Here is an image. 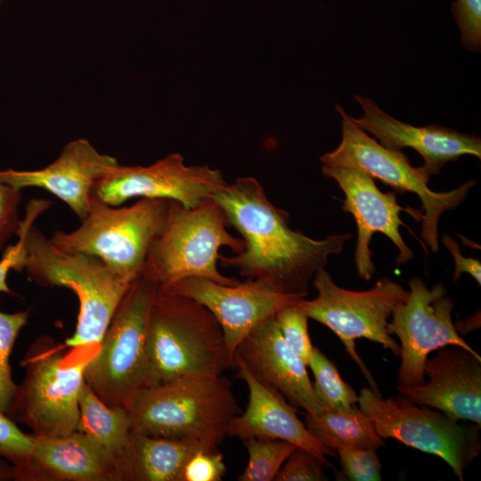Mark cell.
I'll return each mask as SVG.
<instances>
[{
	"label": "cell",
	"mask_w": 481,
	"mask_h": 481,
	"mask_svg": "<svg viewBox=\"0 0 481 481\" xmlns=\"http://www.w3.org/2000/svg\"><path fill=\"white\" fill-rule=\"evenodd\" d=\"M77 431L87 436L105 452L115 467L132 428L129 415L123 406L106 404L84 382L79 395Z\"/></svg>",
	"instance_id": "cb8c5ba5"
},
{
	"label": "cell",
	"mask_w": 481,
	"mask_h": 481,
	"mask_svg": "<svg viewBox=\"0 0 481 481\" xmlns=\"http://www.w3.org/2000/svg\"><path fill=\"white\" fill-rule=\"evenodd\" d=\"M355 97L363 115L359 118H352L353 121L385 147L415 150L423 158L422 168L429 175L437 174L446 163L461 156L481 158V140L475 135L436 125L414 126L391 117L369 98Z\"/></svg>",
	"instance_id": "d6986e66"
},
{
	"label": "cell",
	"mask_w": 481,
	"mask_h": 481,
	"mask_svg": "<svg viewBox=\"0 0 481 481\" xmlns=\"http://www.w3.org/2000/svg\"><path fill=\"white\" fill-rule=\"evenodd\" d=\"M132 431L218 447L240 414L230 381L220 375L146 386L123 404Z\"/></svg>",
	"instance_id": "3957f363"
},
{
	"label": "cell",
	"mask_w": 481,
	"mask_h": 481,
	"mask_svg": "<svg viewBox=\"0 0 481 481\" xmlns=\"http://www.w3.org/2000/svg\"><path fill=\"white\" fill-rule=\"evenodd\" d=\"M357 404L383 439L392 438L441 458L460 481L481 452V427L472 422L460 424L443 412L414 404L401 394L384 398L381 393L363 387Z\"/></svg>",
	"instance_id": "30bf717a"
},
{
	"label": "cell",
	"mask_w": 481,
	"mask_h": 481,
	"mask_svg": "<svg viewBox=\"0 0 481 481\" xmlns=\"http://www.w3.org/2000/svg\"><path fill=\"white\" fill-rule=\"evenodd\" d=\"M422 385L396 389L419 405L439 410L456 421L481 427V356L459 346H445L429 355Z\"/></svg>",
	"instance_id": "2e32d148"
},
{
	"label": "cell",
	"mask_w": 481,
	"mask_h": 481,
	"mask_svg": "<svg viewBox=\"0 0 481 481\" xmlns=\"http://www.w3.org/2000/svg\"><path fill=\"white\" fill-rule=\"evenodd\" d=\"M249 454V461L239 481H273L282 464L297 447L281 440L260 437L241 439Z\"/></svg>",
	"instance_id": "484cf974"
},
{
	"label": "cell",
	"mask_w": 481,
	"mask_h": 481,
	"mask_svg": "<svg viewBox=\"0 0 481 481\" xmlns=\"http://www.w3.org/2000/svg\"><path fill=\"white\" fill-rule=\"evenodd\" d=\"M304 423L316 440L334 452L343 448L378 451L386 445L373 421L358 404L346 411L326 409L319 414L306 413Z\"/></svg>",
	"instance_id": "603a6c76"
},
{
	"label": "cell",
	"mask_w": 481,
	"mask_h": 481,
	"mask_svg": "<svg viewBox=\"0 0 481 481\" xmlns=\"http://www.w3.org/2000/svg\"><path fill=\"white\" fill-rule=\"evenodd\" d=\"M34 442L33 435L21 431L15 421L5 413L0 412V458L11 464L14 473L29 458Z\"/></svg>",
	"instance_id": "f1b7e54d"
},
{
	"label": "cell",
	"mask_w": 481,
	"mask_h": 481,
	"mask_svg": "<svg viewBox=\"0 0 481 481\" xmlns=\"http://www.w3.org/2000/svg\"><path fill=\"white\" fill-rule=\"evenodd\" d=\"M228 224L241 235L244 249L219 263L248 279L264 281L277 290L306 298L315 273L338 255L352 237L349 232L312 239L289 225V215L267 198L254 177H238L212 195Z\"/></svg>",
	"instance_id": "6da1fadb"
},
{
	"label": "cell",
	"mask_w": 481,
	"mask_h": 481,
	"mask_svg": "<svg viewBox=\"0 0 481 481\" xmlns=\"http://www.w3.org/2000/svg\"><path fill=\"white\" fill-rule=\"evenodd\" d=\"M238 373L248 386L249 402L245 411L230 422L227 436L281 439L314 454L325 467H331L327 456L336 452L316 440L293 407L280 393L257 381L238 360Z\"/></svg>",
	"instance_id": "ffe728a7"
},
{
	"label": "cell",
	"mask_w": 481,
	"mask_h": 481,
	"mask_svg": "<svg viewBox=\"0 0 481 481\" xmlns=\"http://www.w3.org/2000/svg\"><path fill=\"white\" fill-rule=\"evenodd\" d=\"M274 318L287 346L307 365L314 348L308 332V316L294 303L281 309Z\"/></svg>",
	"instance_id": "83f0119b"
},
{
	"label": "cell",
	"mask_w": 481,
	"mask_h": 481,
	"mask_svg": "<svg viewBox=\"0 0 481 481\" xmlns=\"http://www.w3.org/2000/svg\"><path fill=\"white\" fill-rule=\"evenodd\" d=\"M442 242L449 250L454 259V273L452 281L459 280L462 273L470 274L478 285L481 284V264L480 261L472 257H464L461 255L458 242L449 234L442 236Z\"/></svg>",
	"instance_id": "d590c367"
},
{
	"label": "cell",
	"mask_w": 481,
	"mask_h": 481,
	"mask_svg": "<svg viewBox=\"0 0 481 481\" xmlns=\"http://www.w3.org/2000/svg\"><path fill=\"white\" fill-rule=\"evenodd\" d=\"M158 289L141 273L132 281L86 365L85 382L110 406L147 386L146 327Z\"/></svg>",
	"instance_id": "52a82bcc"
},
{
	"label": "cell",
	"mask_w": 481,
	"mask_h": 481,
	"mask_svg": "<svg viewBox=\"0 0 481 481\" xmlns=\"http://www.w3.org/2000/svg\"><path fill=\"white\" fill-rule=\"evenodd\" d=\"M28 318V311L4 313L0 310V412L3 413L6 412L16 392L10 359L15 340Z\"/></svg>",
	"instance_id": "4316f807"
},
{
	"label": "cell",
	"mask_w": 481,
	"mask_h": 481,
	"mask_svg": "<svg viewBox=\"0 0 481 481\" xmlns=\"http://www.w3.org/2000/svg\"><path fill=\"white\" fill-rule=\"evenodd\" d=\"M240 361L263 385L280 393L293 407L306 413L326 410L317 399L307 365L285 344L275 318L255 329L238 346L233 361Z\"/></svg>",
	"instance_id": "ac0fdd59"
},
{
	"label": "cell",
	"mask_w": 481,
	"mask_h": 481,
	"mask_svg": "<svg viewBox=\"0 0 481 481\" xmlns=\"http://www.w3.org/2000/svg\"><path fill=\"white\" fill-rule=\"evenodd\" d=\"M118 164L117 159L100 153L89 141L77 139L67 143L45 167L0 170V180L20 191L44 189L62 200L82 221L90 210L94 183Z\"/></svg>",
	"instance_id": "e0dca14e"
},
{
	"label": "cell",
	"mask_w": 481,
	"mask_h": 481,
	"mask_svg": "<svg viewBox=\"0 0 481 481\" xmlns=\"http://www.w3.org/2000/svg\"><path fill=\"white\" fill-rule=\"evenodd\" d=\"M307 366L314 375V395L326 409L346 411L357 404L358 395L321 349L314 346Z\"/></svg>",
	"instance_id": "d4e9b609"
},
{
	"label": "cell",
	"mask_w": 481,
	"mask_h": 481,
	"mask_svg": "<svg viewBox=\"0 0 481 481\" xmlns=\"http://www.w3.org/2000/svg\"><path fill=\"white\" fill-rule=\"evenodd\" d=\"M205 446L208 445L193 441L131 431L128 442L115 464L116 480L183 481L188 460Z\"/></svg>",
	"instance_id": "7402d4cb"
},
{
	"label": "cell",
	"mask_w": 481,
	"mask_h": 481,
	"mask_svg": "<svg viewBox=\"0 0 481 481\" xmlns=\"http://www.w3.org/2000/svg\"><path fill=\"white\" fill-rule=\"evenodd\" d=\"M324 467L314 454L297 446L282 464L274 481H327Z\"/></svg>",
	"instance_id": "4dcf8cb0"
},
{
	"label": "cell",
	"mask_w": 481,
	"mask_h": 481,
	"mask_svg": "<svg viewBox=\"0 0 481 481\" xmlns=\"http://www.w3.org/2000/svg\"><path fill=\"white\" fill-rule=\"evenodd\" d=\"M225 472L224 455L218 447L205 446L188 460L183 481H221Z\"/></svg>",
	"instance_id": "1f68e13d"
},
{
	"label": "cell",
	"mask_w": 481,
	"mask_h": 481,
	"mask_svg": "<svg viewBox=\"0 0 481 481\" xmlns=\"http://www.w3.org/2000/svg\"><path fill=\"white\" fill-rule=\"evenodd\" d=\"M228 226L223 208L212 196L194 208L169 200L164 225L149 247L141 274L159 288L190 277L237 284L238 280L222 274L217 267L222 247L233 254L244 249L243 240L232 235Z\"/></svg>",
	"instance_id": "277c9868"
},
{
	"label": "cell",
	"mask_w": 481,
	"mask_h": 481,
	"mask_svg": "<svg viewBox=\"0 0 481 481\" xmlns=\"http://www.w3.org/2000/svg\"><path fill=\"white\" fill-rule=\"evenodd\" d=\"M227 182L218 169L187 166L183 156L171 153L149 166L118 164L98 178L91 197L112 207L130 199H165L194 208Z\"/></svg>",
	"instance_id": "4fadbf2b"
},
{
	"label": "cell",
	"mask_w": 481,
	"mask_h": 481,
	"mask_svg": "<svg viewBox=\"0 0 481 481\" xmlns=\"http://www.w3.org/2000/svg\"><path fill=\"white\" fill-rule=\"evenodd\" d=\"M409 294L393 312L387 329L399 338L397 381L412 387L425 382L424 364L440 347L459 346L476 353L457 331L452 319L454 302L442 282L428 288L419 277L409 281Z\"/></svg>",
	"instance_id": "7c38bea8"
},
{
	"label": "cell",
	"mask_w": 481,
	"mask_h": 481,
	"mask_svg": "<svg viewBox=\"0 0 481 481\" xmlns=\"http://www.w3.org/2000/svg\"><path fill=\"white\" fill-rule=\"evenodd\" d=\"M465 48L479 52L481 46V0H456L452 6Z\"/></svg>",
	"instance_id": "d6a6232c"
},
{
	"label": "cell",
	"mask_w": 481,
	"mask_h": 481,
	"mask_svg": "<svg viewBox=\"0 0 481 481\" xmlns=\"http://www.w3.org/2000/svg\"><path fill=\"white\" fill-rule=\"evenodd\" d=\"M316 298H303L296 304L308 316L332 330L341 340L351 358L357 363L370 387L379 392L371 371L355 349L356 338H366L382 345L395 356L400 355L399 343L390 335L387 324L394 310L408 297L409 290L383 277L367 290L346 289L335 283L325 268L314 279Z\"/></svg>",
	"instance_id": "ba28073f"
},
{
	"label": "cell",
	"mask_w": 481,
	"mask_h": 481,
	"mask_svg": "<svg viewBox=\"0 0 481 481\" xmlns=\"http://www.w3.org/2000/svg\"><path fill=\"white\" fill-rule=\"evenodd\" d=\"M14 478L12 467L5 460L0 458V481Z\"/></svg>",
	"instance_id": "8d00e7d4"
},
{
	"label": "cell",
	"mask_w": 481,
	"mask_h": 481,
	"mask_svg": "<svg viewBox=\"0 0 481 481\" xmlns=\"http://www.w3.org/2000/svg\"><path fill=\"white\" fill-rule=\"evenodd\" d=\"M336 108L341 116L342 139L333 151L320 158L322 166L357 167L390 185L394 191L415 193L425 212L421 218V238L433 252H437L440 216L459 207L476 181H468L449 192L432 191L428 187L430 175L422 167H412L401 150L383 146L360 128L342 107Z\"/></svg>",
	"instance_id": "9c48e42d"
},
{
	"label": "cell",
	"mask_w": 481,
	"mask_h": 481,
	"mask_svg": "<svg viewBox=\"0 0 481 481\" xmlns=\"http://www.w3.org/2000/svg\"><path fill=\"white\" fill-rule=\"evenodd\" d=\"M147 386L220 376L233 364L221 325L205 306L159 288L147 327Z\"/></svg>",
	"instance_id": "7a4b0ae2"
},
{
	"label": "cell",
	"mask_w": 481,
	"mask_h": 481,
	"mask_svg": "<svg viewBox=\"0 0 481 481\" xmlns=\"http://www.w3.org/2000/svg\"><path fill=\"white\" fill-rule=\"evenodd\" d=\"M92 355L69 361L57 349L39 355L31 350L22 362L24 379L5 414L29 427L35 436H62L77 431L84 371Z\"/></svg>",
	"instance_id": "8fae6325"
},
{
	"label": "cell",
	"mask_w": 481,
	"mask_h": 481,
	"mask_svg": "<svg viewBox=\"0 0 481 481\" xmlns=\"http://www.w3.org/2000/svg\"><path fill=\"white\" fill-rule=\"evenodd\" d=\"M343 475L351 481H380L381 463L377 450L343 448L337 451Z\"/></svg>",
	"instance_id": "f546056e"
},
{
	"label": "cell",
	"mask_w": 481,
	"mask_h": 481,
	"mask_svg": "<svg viewBox=\"0 0 481 481\" xmlns=\"http://www.w3.org/2000/svg\"><path fill=\"white\" fill-rule=\"evenodd\" d=\"M20 203V190L0 180V254L18 232L21 221L19 213Z\"/></svg>",
	"instance_id": "836d02e7"
},
{
	"label": "cell",
	"mask_w": 481,
	"mask_h": 481,
	"mask_svg": "<svg viewBox=\"0 0 481 481\" xmlns=\"http://www.w3.org/2000/svg\"><path fill=\"white\" fill-rule=\"evenodd\" d=\"M168 202L141 199L131 206L112 207L91 197L81 224L70 232L54 231L49 240L62 251L95 257L119 275L135 280L164 225Z\"/></svg>",
	"instance_id": "8992f818"
},
{
	"label": "cell",
	"mask_w": 481,
	"mask_h": 481,
	"mask_svg": "<svg viewBox=\"0 0 481 481\" xmlns=\"http://www.w3.org/2000/svg\"><path fill=\"white\" fill-rule=\"evenodd\" d=\"M37 216L27 212L17 232L18 241L14 245L7 246L0 260V292L12 294V291L7 284V275L10 270L21 272L25 269L27 250L25 247V235L28 228L34 224Z\"/></svg>",
	"instance_id": "e575fe53"
},
{
	"label": "cell",
	"mask_w": 481,
	"mask_h": 481,
	"mask_svg": "<svg viewBox=\"0 0 481 481\" xmlns=\"http://www.w3.org/2000/svg\"><path fill=\"white\" fill-rule=\"evenodd\" d=\"M25 247L24 270L31 281L42 286L65 287L78 299L76 330L66 346H98L134 280L115 273L95 257L59 249L34 224L26 232Z\"/></svg>",
	"instance_id": "5b68a950"
},
{
	"label": "cell",
	"mask_w": 481,
	"mask_h": 481,
	"mask_svg": "<svg viewBox=\"0 0 481 481\" xmlns=\"http://www.w3.org/2000/svg\"><path fill=\"white\" fill-rule=\"evenodd\" d=\"M163 289L191 298L210 310L221 325L232 356L240 342L255 329L283 307L306 298L282 293L256 279L226 285L207 278L190 277Z\"/></svg>",
	"instance_id": "9a60e30c"
},
{
	"label": "cell",
	"mask_w": 481,
	"mask_h": 481,
	"mask_svg": "<svg viewBox=\"0 0 481 481\" xmlns=\"http://www.w3.org/2000/svg\"><path fill=\"white\" fill-rule=\"evenodd\" d=\"M34 436V446L15 479H32L40 470L60 480H116L114 462L91 438L75 431L62 436Z\"/></svg>",
	"instance_id": "44dd1931"
},
{
	"label": "cell",
	"mask_w": 481,
	"mask_h": 481,
	"mask_svg": "<svg viewBox=\"0 0 481 481\" xmlns=\"http://www.w3.org/2000/svg\"><path fill=\"white\" fill-rule=\"evenodd\" d=\"M322 172L337 182L345 195L342 209L350 213L356 223L355 264L361 279L370 281L375 272L370 248L375 232L386 235L396 247V265L406 264L413 258V251L404 242L399 231L401 225L405 226L400 214L406 211L416 220L421 221V211L400 206L395 192H381L373 177L360 168L322 166Z\"/></svg>",
	"instance_id": "5bb4252c"
}]
</instances>
